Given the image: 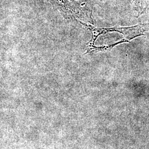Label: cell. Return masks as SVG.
I'll use <instances>...</instances> for the list:
<instances>
[{
    "instance_id": "2",
    "label": "cell",
    "mask_w": 149,
    "mask_h": 149,
    "mask_svg": "<svg viewBox=\"0 0 149 149\" xmlns=\"http://www.w3.org/2000/svg\"><path fill=\"white\" fill-rule=\"evenodd\" d=\"M134 9L138 12L139 16L144 14L146 9L145 0H132Z\"/></svg>"
},
{
    "instance_id": "1",
    "label": "cell",
    "mask_w": 149,
    "mask_h": 149,
    "mask_svg": "<svg viewBox=\"0 0 149 149\" xmlns=\"http://www.w3.org/2000/svg\"><path fill=\"white\" fill-rule=\"evenodd\" d=\"M82 24L85 26L92 33V37L90 42L87 44V50H89L95 46V44L97 38L101 35H103L108 32H116L122 33L125 39L129 42L130 40L139 36H144V32L146 31V28L144 24H139L132 27H114L108 28H97L91 24L80 22Z\"/></svg>"
}]
</instances>
